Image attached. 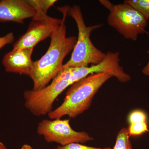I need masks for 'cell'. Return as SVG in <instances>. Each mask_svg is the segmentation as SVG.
Wrapping results in <instances>:
<instances>
[{
  "label": "cell",
  "mask_w": 149,
  "mask_h": 149,
  "mask_svg": "<svg viewBox=\"0 0 149 149\" xmlns=\"http://www.w3.org/2000/svg\"><path fill=\"white\" fill-rule=\"evenodd\" d=\"M68 6L59 7L63 17L59 27L51 35V43L48 50L39 60L34 61L29 75L33 83L32 90L38 91L49 85L51 80L63 69L65 57L74 47L77 38L67 37L66 26L65 23Z\"/></svg>",
  "instance_id": "obj_1"
},
{
  "label": "cell",
  "mask_w": 149,
  "mask_h": 149,
  "mask_svg": "<svg viewBox=\"0 0 149 149\" xmlns=\"http://www.w3.org/2000/svg\"><path fill=\"white\" fill-rule=\"evenodd\" d=\"M113 77L110 72L90 74L69 87L62 103L48 114L51 119H61L65 116L74 118L91 107L96 93Z\"/></svg>",
  "instance_id": "obj_2"
},
{
  "label": "cell",
  "mask_w": 149,
  "mask_h": 149,
  "mask_svg": "<svg viewBox=\"0 0 149 149\" xmlns=\"http://www.w3.org/2000/svg\"><path fill=\"white\" fill-rule=\"evenodd\" d=\"M67 14L76 22L78 34L70 58L63 64V68L88 67L89 65H95L100 63L105 58L106 54L94 45L91 41V36L93 31L101 27L103 24L87 26L79 6L74 5L72 7L68 6Z\"/></svg>",
  "instance_id": "obj_3"
},
{
  "label": "cell",
  "mask_w": 149,
  "mask_h": 149,
  "mask_svg": "<svg viewBox=\"0 0 149 149\" xmlns=\"http://www.w3.org/2000/svg\"><path fill=\"white\" fill-rule=\"evenodd\" d=\"M99 2L109 11L108 24L125 39L136 41L139 35L147 33L148 21L133 7L124 3L114 4L107 0Z\"/></svg>",
  "instance_id": "obj_4"
},
{
  "label": "cell",
  "mask_w": 149,
  "mask_h": 149,
  "mask_svg": "<svg viewBox=\"0 0 149 149\" xmlns=\"http://www.w3.org/2000/svg\"><path fill=\"white\" fill-rule=\"evenodd\" d=\"M69 69L63 68L49 85L41 90L24 91L23 97L25 108L35 116L48 115L53 110V105L58 97L72 85L69 81Z\"/></svg>",
  "instance_id": "obj_5"
},
{
  "label": "cell",
  "mask_w": 149,
  "mask_h": 149,
  "mask_svg": "<svg viewBox=\"0 0 149 149\" xmlns=\"http://www.w3.org/2000/svg\"><path fill=\"white\" fill-rule=\"evenodd\" d=\"M37 133L47 143H56L62 146L72 143H85L94 140L87 132L73 130L69 119H43L38 124Z\"/></svg>",
  "instance_id": "obj_6"
},
{
  "label": "cell",
  "mask_w": 149,
  "mask_h": 149,
  "mask_svg": "<svg viewBox=\"0 0 149 149\" xmlns=\"http://www.w3.org/2000/svg\"><path fill=\"white\" fill-rule=\"evenodd\" d=\"M69 68V81L72 85L90 74L102 72H110L113 77H116L119 82L122 83L127 82L129 78V74L125 72L123 67L120 65L118 52H108L103 61L98 64Z\"/></svg>",
  "instance_id": "obj_7"
},
{
  "label": "cell",
  "mask_w": 149,
  "mask_h": 149,
  "mask_svg": "<svg viewBox=\"0 0 149 149\" xmlns=\"http://www.w3.org/2000/svg\"><path fill=\"white\" fill-rule=\"evenodd\" d=\"M62 19L47 16L32 19L26 32L14 43L13 49L34 48L38 43L50 37L61 24Z\"/></svg>",
  "instance_id": "obj_8"
},
{
  "label": "cell",
  "mask_w": 149,
  "mask_h": 149,
  "mask_svg": "<svg viewBox=\"0 0 149 149\" xmlns=\"http://www.w3.org/2000/svg\"><path fill=\"white\" fill-rule=\"evenodd\" d=\"M36 14L35 9L24 0L0 1V22L23 23L24 19L33 18Z\"/></svg>",
  "instance_id": "obj_9"
},
{
  "label": "cell",
  "mask_w": 149,
  "mask_h": 149,
  "mask_svg": "<svg viewBox=\"0 0 149 149\" xmlns=\"http://www.w3.org/2000/svg\"><path fill=\"white\" fill-rule=\"evenodd\" d=\"M34 48L13 49L4 56L2 63L7 72L29 76L33 63L32 55Z\"/></svg>",
  "instance_id": "obj_10"
},
{
  "label": "cell",
  "mask_w": 149,
  "mask_h": 149,
  "mask_svg": "<svg viewBox=\"0 0 149 149\" xmlns=\"http://www.w3.org/2000/svg\"><path fill=\"white\" fill-rule=\"evenodd\" d=\"M146 113L141 110L131 112L128 117L129 126L128 129L130 136H138L149 132Z\"/></svg>",
  "instance_id": "obj_11"
},
{
  "label": "cell",
  "mask_w": 149,
  "mask_h": 149,
  "mask_svg": "<svg viewBox=\"0 0 149 149\" xmlns=\"http://www.w3.org/2000/svg\"><path fill=\"white\" fill-rule=\"evenodd\" d=\"M27 1L36 11V15L32 19H40L47 16V12L48 10L57 1L56 0H28Z\"/></svg>",
  "instance_id": "obj_12"
},
{
  "label": "cell",
  "mask_w": 149,
  "mask_h": 149,
  "mask_svg": "<svg viewBox=\"0 0 149 149\" xmlns=\"http://www.w3.org/2000/svg\"><path fill=\"white\" fill-rule=\"evenodd\" d=\"M128 129L122 128L118 133L113 149H133Z\"/></svg>",
  "instance_id": "obj_13"
},
{
  "label": "cell",
  "mask_w": 149,
  "mask_h": 149,
  "mask_svg": "<svg viewBox=\"0 0 149 149\" xmlns=\"http://www.w3.org/2000/svg\"><path fill=\"white\" fill-rule=\"evenodd\" d=\"M123 3L138 10L149 23V0H125Z\"/></svg>",
  "instance_id": "obj_14"
},
{
  "label": "cell",
  "mask_w": 149,
  "mask_h": 149,
  "mask_svg": "<svg viewBox=\"0 0 149 149\" xmlns=\"http://www.w3.org/2000/svg\"><path fill=\"white\" fill-rule=\"evenodd\" d=\"M54 149H111V148L109 147L104 148H96V147L88 146L79 143H72L68 144L64 146H58Z\"/></svg>",
  "instance_id": "obj_15"
},
{
  "label": "cell",
  "mask_w": 149,
  "mask_h": 149,
  "mask_svg": "<svg viewBox=\"0 0 149 149\" xmlns=\"http://www.w3.org/2000/svg\"><path fill=\"white\" fill-rule=\"evenodd\" d=\"M14 40V35L12 32L9 33L3 37H0V49L6 45L13 42Z\"/></svg>",
  "instance_id": "obj_16"
},
{
  "label": "cell",
  "mask_w": 149,
  "mask_h": 149,
  "mask_svg": "<svg viewBox=\"0 0 149 149\" xmlns=\"http://www.w3.org/2000/svg\"><path fill=\"white\" fill-rule=\"evenodd\" d=\"M147 53L148 54L149 56V48L148 51L147 52ZM142 73L145 75H147V76H149V58L148 62L143 70H142Z\"/></svg>",
  "instance_id": "obj_17"
},
{
  "label": "cell",
  "mask_w": 149,
  "mask_h": 149,
  "mask_svg": "<svg viewBox=\"0 0 149 149\" xmlns=\"http://www.w3.org/2000/svg\"><path fill=\"white\" fill-rule=\"evenodd\" d=\"M20 149H34L30 145L28 144H24L22 146Z\"/></svg>",
  "instance_id": "obj_18"
},
{
  "label": "cell",
  "mask_w": 149,
  "mask_h": 149,
  "mask_svg": "<svg viewBox=\"0 0 149 149\" xmlns=\"http://www.w3.org/2000/svg\"><path fill=\"white\" fill-rule=\"evenodd\" d=\"M0 149H7L5 145L0 141Z\"/></svg>",
  "instance_id": "obj_19"
}]
</instances>
